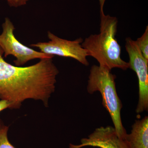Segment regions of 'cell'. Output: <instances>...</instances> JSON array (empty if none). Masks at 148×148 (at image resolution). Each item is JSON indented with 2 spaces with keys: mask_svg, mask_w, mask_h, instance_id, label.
Masks as SVG:
<instances>
[{
  "mask_svg": "<svg viewBox=\"0 0 148 148\" xmlns=\"http://www.w3.org/2000/svg\"><path fill=\"white\" fill-rule=\"evenodd\" d=\"M0 47V99L19 108L27 99L41 101L47 107L49 99L55 91L59 73L52 58H43L27 67L13 66L3 58Z\"/></svg>",
  "mask_w": 148,
  "mask_h": 148,
  "instance_id": "obj_1",
  "label": "cell"
},
{
  "mask_svg": "<svg viewBox=\"0 0 148 148\" xmlns=\"http://www.w3.org/2000/svg\"><path fill=\"white\" fill-rule=\"evenodd\" d=\"M100 33L86 38L82 45L89 56L96 59L99 65L109 70L129 69L128 62L121 58V47L116 38L118 19L115 16L100 12Z\"/></svg>",
  "mask_w": 148,
  "mask_h": 148,
  "instance_id": "obj_2",
  "label": "cell"
},
{
  "mask_svg": "<svg viewBox=\"0 0 148 148\" xmlns=\"http://www.w3.org/2000/svg\"><path fill=\"white\" fill-rule=\"evenodd\" d=\"M110 70L104 66L94 65L90 69L87 90L90 94L96 91L101 93L103 107L110 114L114 127L119 138L125 140L127 133L122 123V104L117 92L116 76Z\"/></svg>",
  "mask_w": 148,
  "mask_h": 148,
  "instance_id": "obj_3",
  "label": "cell"
},
{
  "mask_svg": "<svg viewBox=\"0 0 148 148\" xmlns=\"http://www.w3.org/2000/svg\"><path fill=\"white\" fill-rule=\"evenodd\" d=\"M3 32L0 34V47L4 56L12 55L16 58L14 61L15 66H20L31 60L39 58H53V56L38 51L24 45L14 35L15 27L10 19L6 17L2 24Z\"/></svg>",
  "mask_w": 148,
  "mask_h": 148,
  "instance_id": "obj_4",
  "label": "cell"
},
{
  "mask_svg": "<svg viewBox=\"0 0 148 148\" xmlns=\"http://www.w3.org/2000/svg\"><path fill=\"white\" fill-rule=\"evenodd\" d=\"M47 36L49 41L33 44L30 46L37 48L40 52L48 55L69 57L75 59L84 66L89 65L87 59L89 56L88 53L81 44L83 42L82 39L69 40L59 38L50 32H48Z\"/></svg>",
  "mask_w": 148,
  "mask_h": 148,
  "instance_id": "obj_5",
  "label": "cell"
},
{
  "mask_svg": "<svg viewBox=\"0 0 148 148\" xmlns=\"http://www.w3.org/2000/svg\"><path fill=\"white\" fill-rule=\"evenodd\" d=\"M125 49L129 57V69L136 73L139 82V100L136 112L140 114L148 110V60L131 38L125 40Z\"/></svg>",
  "mask_w": 148,
  "mask_h": 148,
  "instance_id": "obj_6",
  "label": "cell"
},
{
  "mask_svg": "<svg viewBox=\"0 0 148 148\" xmlns=\"http://www.w3.org/2000/svg\"><path fill=\"white\" fill-rule=\"evenodd\" d=\"M86 146L101 148H130L125 140L119 138L114 127L111 126L96 128L87 138L81 140L80 145H70V148Z\"/></svg>",
  "mask_w": 148,
  "mask_h": 148,
  "instance_id": "obj_7",
  "label": "cell"
},
{
  "mask_svg": "<svg viewBox=\"0 0 148 148\" xmlns=\"http://www.w3.org/2000/svg\"><path fill=\"white\" fill-rule=\"evenodd\" d=\"M130 148H148V116L136 120L125 138Z\"/></svg>",
  "mask_w": 148,
  "mask_h": 148,
  "instance_id": "obj_8",
  "label": "cell"
},
{
  "mask_svg": "<svg viewBox=\"0 0 148 148\" xmlns=\"http://www.w3.org/2000/svg\"><path fill=\"white\" fill-rule=\"evenodd\" d=\"M137 45L147 60H148V27H146L145 31L140 38L135 40Z\"/></svg>",
  "mask_w": 148,
  "mask_h": 148,
  "instance_id": "obj_9",
  "label": "cell"
},
{
  "mask_svg": "<svg viewBox=\"0 0 148 148\" xmlns=\"http://www.w3.org/2000/svg\"><path fill=\"white\" fill-rule=\"evenodd\" d=\"M8 127L0 121V148H15L9 141Z\"/></svg>",
  "mask_w": 148,
  "mask_h": 148,
  "instance_id": "obj_10",
  "label": "cell"
},
{
  "mask_svg": "<svg viewBox=\"0 0 148 148\" xmlns=\"http://www.w3.org/2000/svg\"><path fill=\"white\" fill-rule=\"evenodd\" d=\"M8 108L13 109L12 104L5 100H0V112Z\"/></svg>",
  "mask_w": 148,
  "mask_h": 148,
  "instance_id": "obj_11",
  "label": "cell"
},
{
  "mask_svg": "<svg viewBox=\"0 0 148 148\" xmlns=\"http://www.w3.org/2000/svg\"><path fill=\"white\" fill-rule=\"evenodd\" d=\"M29 1V0H14L10 6L18 7L27 4V2Z\"/></svg>",
  "mask_w": 148,
  "mask_h": 148,
  "instance_id": "obj_12",
  "label": "cell"
},
{
  "mask_svg": "<svg viewBox=\"0 0 148 148\" xmlns=\"http://www.w3.org/2000/svg\"><path fill=\"white\" fill-rule=\"evenodd\" d=\"M100 3V12H104L103 11V8H104V4L106 0H98Z\"/></svg>",
  "mask_w": 148,
  "mask_h": 148,
  "instance_id": "obj_13",
  "label": "cell"
},
{
  "mask_svg": "<svg viewBox=\"0 0 148 148\" xmlns=\"http://www.w3.org/2000/svg\"><path fill=\"white\" fill-rule=\"evenodd\" d=\"M7 1L8 3L11 6L12 2H13L14 0H6Z\"/></svg>",
  "mask_w": 148,
  "mask_h": 148,
  "instance_id": "obj_14",
  "label": "cell"
}]
</instances>
